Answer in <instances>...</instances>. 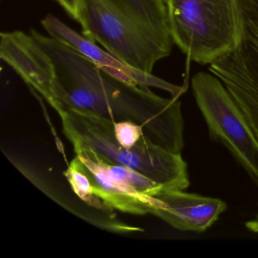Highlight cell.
<instances>
[{
    "label": "cell",
    "instance_id": "6da1fadb",
    "mask_svg": "<svg viewBox=\"0 0 258 258\" xmlns=\"http://www.w3.org/2000/svg\"><path fill=\"white\" fill-rule=\"evenodd\" d=\"M31 75L42 97L57 111L70 108L113 122L141 125L145 136L181 154L184 120L177 98L165 99L125 82L96 66L70 45L43 36L31 56Z\"/></svg>",
    "mask_w": 258,
    "mask_h": 258
},
{
    "label": "cell",
    "instance_id": "7a4b0ae2",
    "mask_svg": "<svg viewBox=\"0 0 258 258\" xmlns=\"http://www.w3.org/2000/svg\"><path fill=\"white\" fill-rule=\"evenodd\" d=\"M77 22L84 37L149 75L174 45L166 0H78Z\"/></svg>",
    "mask_w": 258,
    "mask_h": 258
},
{
    "label": "cell",
    "instance_id": "3957f363",
    "mask_svg": "<svg viewBox=\"0 0 258 258\" xmlns=\"http://www.w3.org/2000/svg\"><path fill=\"white\" fill-rule=\"evenodd\" d=\"M57 113L76 156L129 167L165 190L184 191L189 186L187 164L181 154L170 152L146 137L132 149H125L116 140L111 120L70 108Z\"/></svg>",
    "mask_w": 258,
    "mask_h": 258
},
{
    "label": "cell",
    "instance_id": "277c9868",
    "mask_svg": "<svg viewBox=\"0 0 258 258\" xmlns=\"http://www.w3.org/2000/svg\"><path fill=\"white\" fill-rule=\"evenodd\" d=\"M173 43L189 61L210 66L238 43V0H166Z\"/></svg>",
    "mask_w": 258,
    "mask_h": 258
},
{
    "label": "cell",
    "instance_id": "5b68a950",
    "mask_svg": "<svg viewBox=\"0 0 258 258\" xmlns=\"http://www.w3.org/2000/svg\"><path fill=\"white\" fill-rule=\"evenodd\" d=\"M191 88L210 137L230 152L258 186V140L236 102L211 72L196 73Z\"/></svg>",
    "mask_w": 258,
    "mask_h": 258
},
{
    "label": "cell",
    "instance_id": "8992f818",
    "mask_svg": "<svg viewBox=\"0 0 258 258\" xmlns=\"http://www.w3.org/2000/svg\"><path fill=\"white\" fill-rule=\"evenodd\" d=\"M239 38L235 47L210 64L258 140V0H238Z\"/></svg>",
    "mask_w": 258,
    "mask_h": 258
},
{
    "label": "cell",
    "instance_id": "52a82bcc",
    "mask_svg": "<svg viewBox=\"0 0 258 258\" xmlns=\"http://www.w3.org/2000/svg\"><path fill=\"white\" fill-rule=\"evenodd\" d=\"M41 23L50 37L70 45L115 78L134 85L165 90L170 93L171 97L177 99L185 93L184 87L170 84L155 75L131 67L108 51L100 49L94 42L81 36L52 15H47Z\"/></svg>",
    "mask_w": 258,
    "mask_h": 258
},
{
    "label": "cell",
    "instance_id": "ba28073f",
    "mask_svg": "<svg viewBox=\"0 0 258 258\" xmlns=\"http://www.w3.org/2000/svg\"><path fill=\"white\" fill-rule=\"evenodd\" d=\"M154 199L152 215L175 229L199 233L211 227L227 208L220 199L180 190H163Z\"/></svg>",
    "mask_w": 258,
    "mask_h": 258
},
{
    "label": "cell",
    "instance_id": "9c48e42d",
    "mask_svg": "<svg viewBox=\"0 0 258 258\" xmlns=\"http://www.w3.org/2000/svg\"><path fill=\"white\" fill-rule=\"evenodd\" d=\"M76 157L81 168L90 177L95 194L105 203L126 214L138 216L152 214L154 196H145L111 177L102 161L87 157Z\"/></svg>",
    "mask_w": 258,
    "mask_h": 258
},
{
    "label": "cell",
    "instance_id": "30bf717a",
    "mask_svg": "<svg viewBox=\"0 0 258 258\" xmlns=\"http://www.w3.org/2000/svg\"><path fill=\"white\" fill-rule=\"evenodd\" d=\"M64 175L73 192L86 205L96 211L114 217V208L95 194L91 180L81 168L79 160L76 156L71 161L67 170L64 172Z\"/></svg>",
    "mask_w": 258,
    "mask_h": 258
},
{
    "label": "cell",
    "instance_id": "8fae6325",
    "mask_svg": "<svg viewBox=\"0 0 258 258\" xmlns=\"http://www.w3.org/2000/svg\"><path fill=\"white\" fill-rule=\"evenodd\" d=\"M104 164L111 177L129 185L145 196H155L165 190L162 185L137 170L123 166L112 165L106 163Z\"/></svg>",
    "mask_w": 258,
    "mask_h": 258
},
{
    "label": "cell",
    "instance_id": "7c38bea8",
    "mask_svg": "<svg viewBox=\"0 0 258 258\" xmlns=\"http://www.w3.org/2000/svg\"><path fill=\"white\" fill-rule=\"evenodd\" d=\"M114 134L117 141L127 149L134 148L146 137L141 125L128 120L114 122Z\"/></svg>",
    "mask_w": 258,
    "mask_h": 258
},
{
    "label": "cell",
    "instance_id": "4fadbf2b",
    "mask_svg": "<svg viewBox=\"0 0 258 258\" xmlns=\"http://www.w3.org/2000/svg\"><path fill=\"white\" fill-rule=\"evenodd\" d=\"M66 13L77 21L78 19V0H55Z\"/></svg>",
    "mask_w": 258,
    "mask_h": 258
},
{
    "label": "cell",
    "instance_id": "5bb4252c",
    "mask_svg": "<svg viewBox=\"0 0 258 258\" xmlns=\"http://www.w3.org/2000/svg\"><path fill=\"white\" fill-rule=\"evenodd\" d=\"M245 226L250 232L258 233V214L253 220L246 222Z\"/></svg>",
    "mask_w": 258,
    "mask_h": 258
}]
</instances>
